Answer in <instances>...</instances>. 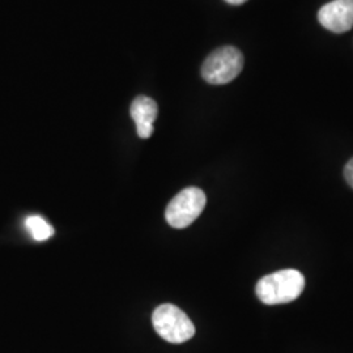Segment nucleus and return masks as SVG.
<instances>
[{
	"label": "nucleus",
	"mask_w": 353,
	"mask_h": 353,
	"mask_svg": "<svg viewBox=\"0 0 353 353\" xmlns=\"http://www.w3.org/2000/svg\"><path fill=\"white\" fill-rule=\"evenodd\" d=\"M153 327L164 341L181 344L195 335V326L186 313L172 303L160 305L152 316Z\"/></svg>",
	"instance_id": "3"
},
{
	"label": "nucleus",
	"mask_w": 353,
	"mask_h": 353,
	"mask_svg": "<svg viewBox=\"0 0 353 353\" xmlns=\"http://www.w3.org/2000/svg\"><path fill=\"white\" fill-rule=\"evenodd\" d=\"M305 288V278L297 270H281L261 279L256 296L265 305H281L299 299Z\"/></svg>",
	"instance_id": "1"
},
{
	"label": "nucleus",
	"mask_w": 353,
	"mask_h": 353,
	"mask_svg": "<svg viewBox=\"0 0 353 353\" xmlns=\"http://www.w3.org/2000/svg\"><path fill=\"white\" fill-rule=\"evenodd\" d=\"M344 176H345L348 185L353 189V157L344 168Z\"/></svg>",
	"instance_id": "8"
},
{
	"label": "nucleus",
	"mask_w": 353,
	"mask_h": 353,
	"mask_svg": "<svg viewBox=\"0 0 353 353\" xmlns=\"http://www.w3.org/2000/svg\"><path fill=\"white\" fill-rule=\"evenodd\" d=\"M225 1L229 3V4H232V6H241V4L246 3L248 0H225Z\"/></svg>",
	"instance_id": "9"
},
{
	"label": "nucleus",
	"mask_w": 353,
	"mask_h": 353,
	"mask_svg": "<svg viewBox=\"0 0 353 353\" xmlns=\"http://www.w3.org/2000/svg\"><path fill=\"white\" fill-rule=\"evenodd\" d=\"M157 103L151 97L138 96L130 108L131 118L137 125L138 135L141 139H148L153 134V122L157 118Z\"/></svg>",
	"instance_id": "6"
},
{
	"label": "nucleus",
	"mask_w": 353,
	"mask_h": 353,
	"mask_svg": "<svg viewBox=\"0 0 353 353\" xmlns=\"http://www.w3.org/2000/svg\"><path fill=\"white\" fill-rule=\"evenodd\" d=\"M321 26L330 32L344 33L353 28V0H332L325 4L319 12Z\"/></svg>",
	"instance_id": "5"
},
{
	"label": "nucleus",
	"mask_w": 353,
	"mask_h": 353,
	"mask_svg": "<svg viewBox=\"0 0 353 353\" xmlns=\"http://www.w3.org/2000/svg\"><path fill=\"white\" fill-rule=\"evenodd\" d=\"M207 203L205 194L198 188L182 190L169 203L165 217L170 227L183 229L191 225L203 212Z\"/></svg>",
	"instance_id": "4"
},
{
	"label": "nucleus",
	"mask_w": 353,
	"mask_h": 353,
	"mask_svg": "<svg viewBox=\"0 0 353 353\" xmlns=\"http://www.w3.org/2000/svg\"><path fill=\"white\" fill-rule=\"evenodd\" d=\"M26 225L32 237L39 242L49 240L54 234V228L41 216H29L26 220Z\"/></svg>",
	"instance_id": "7"
},
{
	"label": "nucleus",
	"mask_w": 353,
	"mask_h": 353,
	"mask_svg": "<svg viewBox=\"0 0 353 353\" xmlns=\"http://www.w3.org/2000/svg\"><path fill=\"white\" fill-rule=\"evenodd\" d=\"M243 55L234 46H223L212 51L202 65L203 79L212 85L233 81L243 68Z\"/></svg>",
	"instance_id": "2"
}]
</instances>
